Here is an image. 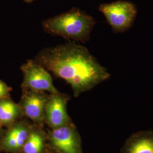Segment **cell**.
<instances>
[{
  "mask_svg": "<svg viewBox=\"0 0 153 153\" xmlns=\"http://www.w3.org/2000/svg\"><path fill=\"white\" fill-rule=\"evenodd\" d=\"M33 60L70 84L76 97L111 76L86 47L73 42L43 49Z\"/></svg>",
  "mask_w": 153,
  "mask_h": 153,
  "instance_id": "1",
  "label": "cell"
},
{
  "mask_svg": "<svg viewBox=\"0 0 153 153\" xmlns=\"http://www.w3.org/2000/svg\"><path fill=\"white\" fill-rule=\"evenodd\" d=\"M95 24L92 16L74 10L49 19L43 22L42 26L51 35L85 43L90 38Z\"/></svg>",
  "mask_w": 153,
  "mask_h": 153,
  "instance_id": "2",
  "label": "cell"
},
{
  "mask_svg": "<svg viewBox=\"0 0 153 153\" xmlns=\"http://www.w3.org/2000/svg\"><path fill=\"white\" fill-rule=\"evenodd\" d=\"M99 10L115 33H125L131 27L137 16L136 5L130 1L120 0L102 4Z\"/></svg>",
  "mask_w": 153,
  "mask_h": 153,
  "instance_id": "3",
  "label": "cell"
},
{
  "mask_svg": "<svg viewBox=\"0 0 153 153\" xmlns=\"http://www.w3.org/2000/svg\"><path fill=\"white\" fill-rule=\"evenodd\" d=\"M23 73V89L36 91L59 93L53 84L51 74L43 66L34 60H28L21 66Z\"/></svg>",
  "mask_w": 153,
  "mask_h": 153,
  "instance_id": "4",
  "label": "cell"
},
{
  "mask_svg": "<svg viewBox=\"0 0 153 153\" xmlns=\"http://www.w3.org/2000/svg\"><path fill=\"white\" fill-rule=\"evenodd\" d=\"M69 97L61 93L51 94L45 108V120L52 129L68 125L69 117L66 111Z\"/></svg>",
  "mask_w": 153,
  "mask_h": 153,
  "instance_id": "5",
  "label": "cell"
},
{
  "mask_svg": "<svg viewBox=\"0 0 153 153\" xmlns=\"http://www.w3.org/2000/svg\"><path fill=\"white\" fill-rule=\"evenodd\" d=\"M50 141L60 153H82L79 137L75 129L68 124L53 129Z\"/></svg>",
  "mask_w": 153,
  "mask_h": 153,
  "instance_id": "6",
  "label": "cell"
},
{
  "mask_svg": "<svg viewBox=\"0 0 153 153\" xmlns=\"http://www.w3.org/2000/svg\"><path fill=\"white\" fill-rule=\"evenodd\" d=\"M20 106L23 114L31 120L40 123L45 119V108L48 97L44 92L23 89Z\"/></svg>",
  "mask_w": 153,
  "mask_h": 153,
  "instance_id": "7",
  "label": "cell"
},
{
  "mask_svg": "<svg viewBox=\"0 0 153 153\" xmlns=\"http://www.w3.org/2000/svg\"><path fill=\"white\" fill-rule=\"evenodd\" d=\"M30 131V128L26 123L23 122L14 123L10 126L3 138L1 142L2 148L9 153H18L22 150Z\"/></svg>",
  "mask_w": 153,
  "mask_h": 153,
  "instance_id": "8",
  "label": "cell"
},
{
  "mask_svg": "<svg viewBox=\"0 0 153 153\" xmlns=\"http://www.w3.org/2000/svg\"><path fill=\"white\" fill-rule=\"evenodd\" d=\"M120 153H153V130L131 134L122 146Z\"/></svg>",
  "mask_w": 153,
  "mask_h": 153,
  "instance_id": "9",
  "label": "cell"
},
{
  "mask_svg": "<svg viewBox=\"0 0 153 153\" xmlns=\"http://www.w3.org/2000/svg\"><path fill=\"white\" fill-rule=\"evenodd\" d=\"M23 114L20 105L9 98L0 99V124L10 126Z\"/></svg>",
  "mask_w": 153,
  "mask_h": 153,
  "instance_id": "10",
  "label": "cell"
},
{
  "mask_svg": "<svg viewBox=\"0 0 153 153\" xmlns=\"http://www.w3.org/2000/svg\"><path fill=\"white\" fill-rule=\"evenodd\" d=\"M45 146V138L38 130H30L26 141L22 149L23 153H42Z\"/></svg>",
  "mask_w": 153,
  "mask_h": 153,
  "instance_id": "11",
  "label": "cell"
},
{
  "mask_svg": "<svg viewBox=\"0 0 153 153\" xmlns=\"http://www.w3.org/2000/svg\"><path fill=\"white\" fill-rule=\"evenodd\" d=\"M11 88L6 85L4 82L0 81V99L9 98Z\"/></svg>",
  "mask_w": 153,
  "mask_h": 153,
  "instance_id": "12",
  "label": "cell"
},
{
  "mask_svg": "<svg viewBox=\"0 0 153 153\" xmlns=\"http://www.w3.org/2000/svg\"><path fill=\"white\" fill-rule=\"evenodd\" d=\"M2 126L0 124V136L2 134Z\"/></svg>",
  "mask_w": 153,
  "mask_h": 153,
  "instance_id": "13",
  "label": "cell"
},
{
  "mask_svg": "<svg viewBox=\"0 0 153 153\" xmlns=\"http://www.w3.org/2000/svg\"><path fill=\"white\" fill-rule=\"evenodd\" d=\"M28 1H30V0H28Z\"/></svg>",
  "mask_w": 153,
  "mask_h": 153,
  "instance_id": "14",
  "label": "cell"
}]
</instances>
